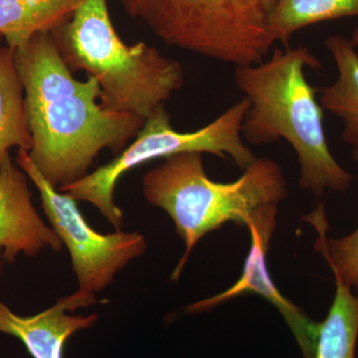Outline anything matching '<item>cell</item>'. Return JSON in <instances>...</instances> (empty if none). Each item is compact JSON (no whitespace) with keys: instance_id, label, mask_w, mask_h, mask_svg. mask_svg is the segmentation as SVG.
Segmentation results:
<instances>
[{"instance_id":"obj_1","label":"cell","mask_w":358,"mask_h":358,"mask_svg":"<svg viewBox=\"0 0 358 358\" xmlns=\"http://www.w3.org/2000/svg\"><path fill=\"white\" fill-rule=\"evenodd\" d=\"M14 55L32 138L28 155L57 189L87 176L102 150L121 154L143 128L136 115L103 109L93 77H73L51 32L34 35Z\"/></svg>"},{"instance_id":"obj_2","label":"cell","mask_w":358,"mask_h":358,"mask_svg":"<svg viewBox=\"0 0 358 358\" xmlns=\"http://www.w3.org/2000/svg\"><path fill=\"white\" fill-rule=\"evenodd\" d=\"M306 68L322 64L307 46L287 45L262 62L235 68V82L250 103L242 124L244 140L256 145L288 141L300 162V185L320 197L327 189L345 192L352 176L331 155L317 99L320 89L308 83Z\"/></svg>"},{"instance_id":"obj_3","label":"cell","mask_w":358,"mask_h":358,"mask_svg":"<svg viewBox=\"0 0 358 358\" xmlns=\"http://www.w3.org/2000/svg\"><path fill=\"white\" fill-rule=\"evenodd\" d=\"M51 33L71 71H85L98 82L105 110L145 121L183 88L180 63L145 42H122L107 0H84Z\"/></svg>"},{"instance_id":"obj_4","label":"cell","mask_w":358,"mask_h":358,"mask_svg":"<svg viewBox=\"0 0 358 358\" xmlns=\"http://www.w3.org/2000/svg\"><path fill=\"white\" fill-rule=\"evenodd\" d=\"M148 202L169 214L185 250L171 279L178 281L202 237L229 221L248 226L259 208L279 204L288 196L282 167L259 157L233 182L211 180L201 152H182L164 159L143 178Z\"/></svg>"},{"instance_id":"obj_5","label":"cell","mask_w":358,"mask_h":358,"mask_svg":"<svg viewBox=\"0 0 358 358\" xmlns=\"http://www.w3.org/2000/svg\"><path fill=\"white\" fill-rule=\"evenodd\" d=\"M162 42L239 67L262 62L275 43V0H117Z\"/></svg>"},{"instance_id":"obj_6","label":"cell","mask_w":358,"mask_h":358,"mask_svg":"<svg viewBox=\"0 0 358 358\" xmlns=\"http://www.w3.org/2000/svg\"><path fill=\"white\" fill-rule=\"evenodd\" d=\"M249 107L248 99L244 96L203 128L182 133L173 128L171 115L166 106H162L145 120L133 143L112 162L59 190L76 201L94 205L115 230H121L124 214L114 201L115 185L124 173L141 164L195 152L230 159L242 171L246 169L256 159L242 136V124Z\"/></svg>"},{"instance_id":"obj_7","label":"cell","mask_w":358,"mask_h":358,"mask_svg":"<svg viewBox=\"0 0 358 358\" xmlns=\"http://www.w3.org/2000/svg\"><path fill=\"white\" fill-rule=\"evenodd\" d=\"M15 162L38 190L49 225L69 251L78 291L96 296L131 261L145 253L147 241L141 233L115 230L102 234L94 230L78 208V201L51 185L26 150H17Z\"/></svg>"},{"instance_id":"obj_8","label":"cell","mask_w":358,"mask_h":358,"mask_svg":"<svg viewBox=\"0 0 358 358\" xmlns=\"http://www.w3.org/2000/svg\"><path fill=\"white\" fill-rule=\"evenodd\" d=\"M278 205L279 204L265 205L252 216L251 221L247 226L251 234V249L245 262L243 274L236 284L223 293L188 306L186 312H206L220 303L246 293L260 294L273 303L284 315L298 339L306 358H313L319 324L308 319L301 308L287 300L280 293L268 272L266 258L275 227Z\"/></svg>"},{"instance_id":"obj_9","label":"cell","mask_w":358,"mask_h":358,"mask_svg":"<svg viewBox=\"0 0 358 358\" xmlns=\"http://www.w3.org/2000/svg\"><path fill=\"white\" fill-rule=\"evenodd\" d=\"M62 247L33 205L27 176L7 155L0 167V251L4 260L13 263L21 254L35 257L45 249L59 251Z\"/></svg>"},{"instance_id":"obj_10","label":"cell","mask_w":358,"mask_h":358,"mask_svg":"<svg viewBox=\"0 0 358 358\" xmlns=\"http://www.w3.org/2000/svg\"><path fill=\"white\" fill-rule=\"evenodd\" d=\"M102 303L96 296L77 291L59 299L43 312L21 317L0 303V331L20 339L33 358H63L68 338L82 329H90L98 315H71L76 308Z\"/></svg>"},{"instance_id":"obj_11","label":"cell","mask_w":358,"mask_h":358,"mask_svg":"<svg viewBox=\"0 0 358 358\" xmlns=\"http://www.w3.org/2000/svg\"><path fill=\"white\" fill-rule=\"evenodd\" d=\"M333 56L338 76L336 81L320 90L322 109L339 117L345 124L341 138L355 145L358 143V53L357 47L343 35L324 40Z\"/></svg>"},{"instance_id":"obj_12","label":"cell","mask_w":358,"mask_h":358,"mask_svg":"<svg viewBox=\"0 0 358 358\" xmlns=\"http://www.w3.org/2000/svg\"><path fill=\"white\" fill-rule=\"evenodd\" d=\"M84 0H0V35L14 51L34 35L52 32L69 20Z\"/></svg>"},{"instance_id":"obj_13","label":"cell","mask_w":358,"mask_h":358,"mask_svg":"<svg viewBox=\"0 0 358 358\" xmlns=\"http://www.w3.org/2000/svg\"><path fill=\"white\" fill-rule=\"evenodd\" d=\"M31 145L24 92L16 68L14 50L0 42V167L11 148L28 152Z\"/></svg>"},{"instance_id":"obj_14","label":"cell","mask_w":358,"mask_h":358,"mask_svg":"<svg viewBox=\"0 0 358 358\" xmlns=\"http://www.w3.org/2000/svg\"><path fill=\"white\" fill-rule=\"evenodd\" d=\"M336 292L326 320L319 324L313 358H355L358 336V293L336 279Z\"/></svg>"},{"instance_id":"obj_15","label":"cell","mask_w":358,"mask_h":358,"mask_svg":"<svg viewBox=\"0 0 358 358\" xmlns=\"http://www.w3.org/2000/svg\"><path fill=\"white\" fill-rule=\"evenodd\" d=\"M358 16V0H275L271 14V34L275 42L289 39L308 26Z\"/></svg>"},{"instance_id":"obj_16","label":"cell","mask_w":358,"mask_h":358,"mask_svg":"<svg viewBox=\"0 0 358 358\" xmlns=\"http://www.w3.org/2000/svg\"><path fill=\"white\" fill-rule=\"evenodd\" d=\"M352 157L358 166V143L353 145ZM305 219L317 230L315 249L326 258L334 278L358 293V227L348 236L327 239V221L322 205Z\"/></svg>"},{"instance_id":"obj_17","label":"cell","mask_w":358,"mask_h":358,"mask_svg":"<svg viewBox=\"0 0 358 358\" xmlns=\"http://www.w3.org/2000/svg\"><path fill=\"white\" fill-rule=\"evenodd\" d=\"M350 42H352V43L355 45V47H358V27L355 28V29L353 30L352 38H350Z\"/></svg>"},{"instance_id":"obj_18","label":"cell","mask_w":358,"mask_h":358,"mask_svg":"<svg viewBox=\"0 0 358 358\" xmlns=\"http://www.w3.org/2000/svg\"><path fill=\"white\" fill-rule=\"evenodd\" d=\"M3 254H2V252L0 251V275H1L2 272V265H3Z\"/></svg>"},{"instance_id":"obj_19","label":"cell","mask_w":358,"mask_h":358,"mask_svg":"<svg viewBox=\"0 0 358 358\" xmlns=\"http://www.w3.org/2000/svg\"><path fill=\"white\" fill-rule=\"evenodd\" d=\"M2 41H3V38H2L1 35H0V42H2Z\"/></svg>"}]
</instances>
